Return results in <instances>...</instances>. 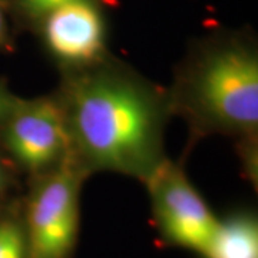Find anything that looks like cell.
Instances as JSON below:
<instances>
[{
    "label": "cell",
    "instance_id": "cell-1",
    "mask_svg": "<svg viewBox=\"0 0 258 258\" xmlns=\"http://www.w3.org/2000/svg\"><path fill=\"white\" fill-rule=\"evenodd\" d=\"M57 98L69 134V158L83 174L141 179L165 162L164 131L171 96L123 64L103 59L68 69Z\"/></svg>",
    "mask_w": 258,
    "mask_h": 258
},
{
    "label": "cell",
    "instance_id": "cell-2",
    "mask_svg": "<svg viewBox=\"0 0 258 258\" xmlns=\"http://www.w3.org/2000/svg\"><path fill=\"white\" fill-rule=\"evenodd\" d=\"M171 102L198 131L252 141L258 129L255 50L240 40L207 47L185 69Z\"/></svg>",
    "mask_w": 258,
    "mask_h": 258
},
{
    "label": "cell",
    "instance_id": "cell-3",
    "mask_svg": "<svg viewBox=\"0 0 258 258\" xmlns=\"http://www.w3.org/2000/svg\"><path fill=\"white\" fill-rule=\"evenodd\" d=\"M88 176L68 158L35 181L22 203L29 258H74L81 230V188Z\"/></svg>",
    "mask_w": 258,
    "mask_h": 258
},
{
    "label": "cell",
    "instance_id": "cell-4",
    "mask_svg": "<svg viewBox=\"0 0 258 258\" xmlns=\"http://www.w3.org/2000/svg\"><path fill=\"white\" fill-rule=\"evenodd\" d=\"M0 126L2 142L12 162L33 178L69 158L68 125L57 95L18 98Z\"/></svg>",
    "mask_w": 258,
    "mask_h": 258
},
{
    "label": "cell",
    "instance_id": "cell-5",
    "mask_svg": "<svg viewBox=\"0 0 258 258\" xmlns=\"http://www.w3.org/2000/svg\"><path fill=\"white\" fill-rule=\"evenodd\" d=\"M158 234L172 247L203 254L218 227L217 218L184 169L169 161L145 182Z\"/></svg>",
    "mask_w": 258,
    "mask_h": 258
},
{
    "label": "cell",
    "instance_id": "cell-6",
    "mask_svg": "<svg viewBox=\"0 0 258 258\" xmlns=\"http://www.w3.org/2000/svg\"><path fill=\"white\" fill-rule=\"evenodd\" d=\"M46 46L68 69L96 63L105 55V25L92 0H78L42 19Z\"/></svg>",
    "mask_w": 258,
    "mask_h": 258
},
{
    "label": "cell",
    "instance_id": "cell-7",
    "mask_svg": "<svg viewBox=\"0 0 258 258\" xmlns=\"http://www.w3.org/2000/svg\"><path fill=\"white\" fill-rule=\"evenodd\" d=\"M203 258H258L255 214L240 211L220 220Z\"/></svg>",
    "mask_w": 258,
    "mask_h": 258
},
{
    "label": "cell",
    "instance_id": "cell-8",
    "mask_svg": "<svg viewBox=\"0 0 258 258\" xmlns=\"http://www.w3.org/2000/svg\"><path fill=\"white\" fill-rule=\"evenodd\" d=\"M0 258H29L22 203L0 205Z\"/></svg>",
    "mask_w": 258,
    "mask_h": 258
},
{
    "label": "cell",
    "instance_id": "cell-9",
    "mask_svg": "<svg viewBox=\"0 0 258 258\" xmlns=\"http://www.w3.org/2000/svg\"><path fill=\"white\" fill-rule=\"evenodd\" d=\"M20 9L30 19L42 20L52 10L78 0H18Z\"/></svg>",
    "mask_w": 258,
    "mask_h": 258
},
{
    "label": "cell",
    "instance_id": "cell-10",
    "mask_svg": "<svg viewBox=\"0 0 258 258\" xmlns=\"http://www.w3.org/2000/svg\"><path fill=\"white\" fill-rule=\"evenodd\" d=\"M12 185V172L6 161L0 157V205L3 204Z\"/></svg>",
    "mask_w": 258,
    "mask_h": 258
},
{
    "label": "cell",
    "instance_id": "cell-11",
    "mask_svg": "<svg viewBox=\"0 0 258 258\" xmlns=\"http://www.w3.org/2000/svg\"><path fill=\"white\" fill-rule=\"evenodd\" d=\"M16 96H13L12 93L8 91L6 86H3L0 83V123L5 120V118L9 115V112L12 111L15 102H16Z\"/></svg>",
    "mask_w": 258,
    "mask_h": 258
},
{
    "label": "cell",
    "instance_id": "cell-12",
    "mask_svg": "<svg viewBox=\"0 0 258 258\" xmlns=\"http://www.w3.org/2000/svg\"><path fill=\"white\" fill-rule=\"evenodd\" d=\"M8 39H9V36H8V22H6V15H5L3 6L0 3V47L8 42Z\"/></svg>",
    "mask_w": 258,
    "mask_h": 258
}]
</instances>
